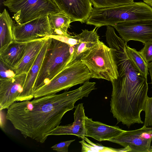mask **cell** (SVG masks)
I'll use <instances>...</instances> for the list:
<instances>
[{"mask_svg":"<svg viewBox=\"0 0 152 152\" xmlns=\"http://www.w3.org/2000/svg\"><path fill=\"white\" fill-rule=\"evenodd\" d=\"M95 89L94 83L88 80L74 90L15 102L7 109L6 118L25 138L43 143L76 102Z\"/></svg>","mask_w":152,"mask_h":152,"instance_id":"1","label":"cell"},{"mask_svg":"<svg viewBox=\"0 0 152 152\" xmlns=\"http://www.w3.org/2000/svg\"><path fill=\"white\" fill-rule=\"evenodd\" d=\"M51 38L50 44L34 85V92L40 87L48 83L66 66L74 51L73 47L68 44Z\"/></svg>","mask_w":152,"mask_h":152,"instance_id":"2","label":"cell"},{"mask_svg":"<svg viewBox=\"0 0 152 152\" xmlns=\"http://www.w3.org/2000/svg\"><path fill=\"white\" fill-rule=\"evenodd\" d=\"M91 78V74L81 60L68 64L50 82L36 90L34 98L56 94L84 83Z\"/></svg>","mask_w":152,"mask_h":152,"instance_id":"3","label":"cell"},{"mask_svg":"<svg viewBox=\"0 0 152 152\" xmlns=\"http://www.w3.org/2000/svg\"><path fill=\"white\" fill-rule=\"evenodd\" d=\"M80 60L88 69L92 78L104 79L111 82L118 77L112 50L100 41Z\"/></svg>","mask_w":152,"mask_h":152,"instance_id":"4","label":"cell"},{"mask_svg":"<svg viewBox=\"0 0 152 152\" xmlns=\"http://www.w3.org/2000/svg\"><path fill=\"white\" fill-rule=\"evenodd\" d=\"M3 4L14 13L15 19L18 24L60 12L53 0H6Z\"/></svg>","mask_w":152,"mask_h":152,"instance_id":"5","label":"cell"},{"mask_svg":"<svg viewBox=\"0 0 152 152\" xmlns=\"http://www.w3.org/2000/svg\"><path fill=\"white\" fill-rule=\"evenodd\" d=\"M152 127L145 126L140 128L125 131L109 141L125 147L131 148V152H152Z\"/></svg>","mask_w":152,"mask_h":152,"instance_id":"6","label":"cell"},{"mask_svg":"<svg viewBox=\"0 0 152 152\" xmlns=\"http://www.w3.org/2000/svg\"><path fill=\"white\" fill-rule=\"evenodd\" d=\"M48 16L40 17L24 23L14 24L12 30L14 40L26 42L51 35Z\"/></svg>","mask_w":152,"mask_h":152,"instance_id":"7","label":"cell"},{"mask_svg":"<svg viewBox=\"0 0 152 152\" xmlns=\"http://www.w3.org/2000/svg\"><path fill=\"white\" fill-rule=\"evenodd\" d=\"M110 16L112 20L115 23L152 20V8L144 2H134L114 7L111 11Z\"/></svg>","mask_w":152,"mask_h":152,"instance_id":"8","label":"cell"},{"mask_svg":"<svg viewBox=\"0 0 152 152\" xmlns=\"http://www.w3.org/2000/svg\"><path fill=\"white\" fill-rule=\"evenodd\" d=\"M112 26L126 43L132 40L145 44L152 41V20L121 22Z\"/></svg>","mask_w":152,"mask_h":152,"instance_id":"9","label":"cell"},{"mask_svg":"<svg viewBox=\"0 0 152 152\" xmlns=\"http://www.w3.org/2000/svg\"><path fill=\"white\" fill-rule=\"evenodd\" d=\"M27 73L9 79H0V109H8L22 92Z\"/></svg>","mask_w":152,"mask_h":152,"instance_id":"10","label":"cell"},{"mask_svg":"<svg viewBox=\"0 0 152 152\" xmlns=\"http://www.w3.org/2000/svg\"><path fill=\"white\" fill-rule=\"evenodd\" d=\"M72 22H86L93 8L90 0H53Z\"/></svg>","mask_w":152,"mask_h":152,"instance_id":"11","label":"cell"},{"mask_svg":"<svg viewBox=\"0 0 152 152\" xmlns=\"http://www.w3.org/2000/svg\"><path fill=\"white\" fill-rule=\"evenodd\" d=\"M52 38L47 36L43 46L35 62L27 73L22 92L17 98L16 102L30 100L34 98L33 88L40 71L45 56L50 44Z\"/></svg>","mask_w":152,"mask_h":152,"instance_id":"12","label":"cell"},{"mask_svg":"<svg viewBox=\"0 0 152 152\" xmlns=\"http://www.w3.org/2000/svg\"><path fill=\"white\" fill-rule=\"evenodd\" d=\"M85 136L100 141H107L114 138L124 130L119 127L111 126L102 122L93 121L86 116L85 119Z\"/></svg>","mask_w":152,"mask_h":152,"instance_id":"13","label":"cell"},{"mask_svg":"<svg viewBox=\"0 0 152 152\" xmlns=\"http://www.w3.org/2000/svg\"><path fill=\"white\" fill-rule=\"evenodd\" d=\"M74 113V121L66 125L58 126L48 134L50 135H72L83 139L85 136V119L86 117L83 103L76 106Z\"/></svg>","mask_w":152,"mask_h":152,"instance_id":"14","label":"cell"},{"mask_svg":"<svg viewBox=\"0 0 152 152\" xmlns=\"http://www.w3.org/2000/svg\"><path fill=\"white\" fill-rule=\"evenodd\" d=\"M95 29L91 31L82 30V32L77 35L78 42L73 47L74 51L68 64L80 60L82 57L99 42V37Z\"/></svg>","mask_w":152,"mask_h":152,"instance_id":"15","label":"cell"},{"mask_svg":"<svg viewBox=\"0 0 152 152\" xmlns=\"http://www.w3.org/2000/svg\"><path fill=\"white\" fill-rule=\"evenodd\" d=\"M46 37L27 41L23 57L20 63L15 69L16 75L28 73L36 59Z\"/></svg>","mask_w":152,"mask_h":152,"instance_id":"16","label":"cell"},{"mask_svg":"<svg viewBox=\"0 0 152 152\" xmlns=\"http://www.w3.org/2000/svg\"><path fill=\"white\" fill-rule=\"evenodd\" d=\"M26 42L13 40L0 51V59L15 69L21 62L25 53Z\"/></svg>","mask_w":152,"mask_h":152,"instance_id":"17","label":"cell"},{"mask_svg":"<svg viewBox=\"0 0 152 152\" xmlns=\"http://www.w3.org/2000/svg\"><path fill=\"white\" fill-rule=\"evenodd\" d=\"M48 19L52 31L51 35L68 36V29L72 21L71 19L63 13H50L48 15Z\"/></svg>","mask_w":152,"mask_h":152,"instance_id":"18","label":"cell"},{"mask_svg":"<svg viewBox=\"0 0 152 152\" xmlns=\"http://www.w3.org/2000/svg\"><path fill=\"white\" fill-rule=\"evenodd\" d=\"M14 22L6 9L0 14V51L13 40L12 30Z\"/></svg>","mask_w":152,"mask_h":152,"instance_id":"19","label":"cell"},{"mask_svg":"<svg viewBox=\"0 0 152 152\" xmlns=\"http://www.w3.org/2000/svg\"><path fill=\"white\" fill-rule=\"evenodd\" d=\"M79 142L81 145L82 152H131V148L128 146L123 148L116 149L104 146L98 143H95L86 136Z\"/></svg>","mask_w":152,"mask_h":152,"instance_id":"20","label":"cell"},{"mask_svg":"<svg viewBox=\"0 0 152 152\" xmlns=\"http://www.w3.org/2000/svg\"><path fill=\"white\" fill-rule=\"evenodd\" d=\"M126 49L127 55L134 65L147 79L148 75V63L146 62L139 51L130 48L127 44Z\"/></svg>","mask_w":152,"mask_h":152,"instance_id":"21","label":"cell"},{"mask_svg":"<svg viewBox=\"0 0 152 152\" xmlns=\"http://www.w3.org/2000/svg\"><path fill=\"white\" fill-rule=\"evenodd\" d=\"M94 8H101L130 4L134 0H90Z\"/></svg>","mask_w":152,"mask_h":152,"instance_id":"22","label":"cell"},{"mask_svg":"<svg viewBox=\"0 0 152 152\" xmlns=\"http://www.w3.org/2000/svg\"><path fill=\"white\" fill-rule=\"evenodd\" d=\"M16 75L15 69L11 67L0 59V79L10 78Z\"/></svg>","mask_w":152,"mask_h":152,"instance_id":"23","label":"cell"},{"mask_svg":"<svg viewBox=\"0 0 152 152\" xmlns=\"http://www.w3.org/2000/svg\"><path fill=\"white\" fill-rule=\"evenodd\" d=\"M144 111L145 115L143 125L146 126H152V97L147 96Z\"/></svg>","mask_w":152,"mask_h":152,"instance_id":"24","label":"cell"},{"mask_svg":"<svg viewBox=\"0 0 152 152\" xmlns=\"http://www.w3.org/2000/svg\"><path fill=\"white\" fill-rule=\"evenodd\" d=\"M148 63L152 61V41L146 42L144 46L139 51Z\"/></svg>","mask_w":152,"mask_h":152,"instance_id":"25","label":"cell"},{"mask_svg":"<svg viewBox=\"0 0 152 152\" xmlns=\"http://www.w3.org/2000/svg\"><path fill=\"white\" fill-rule=\"evenodd\" d=\"M75 139L61 142L56 144L51 147L53 150L58 152H68L69 146Z\"/></svg>","mask_w":152,"mask_h":152,"instance_id":"26","label":"cell"},{"mask_svg":"<svg viewBox=\"0 0 152 152\" xmlns=\"http://www.w3.org/2000/svg\"><path fill=\"white\" fill-rule=\"evenodd\" d=\"M148 69L151 80L150 83L152 84V61L148 63Z\"/></svg>","mask_w":152,"mask_h":152,"instance_id":"27","label":"cell"},{"mask_svg":"<svg viewBox=\"0 0 152 152\" xmlns=\"http://www.w3.org/2000/svg\"><path fill=\"white\" fill-rule=\"evenodd\" d=\"M144 2L151 7H152V0H143Z\"/></svg>","mask_w":152,"mask_h":152,"instance_id":"28","label":"cell"}]
</instances>
